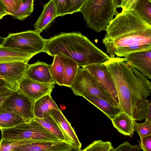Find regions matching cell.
I'll use <instances>...</instances> for the list:
<instances>
[{
    "instance_id": "34",
    "label": "cell",
    "mask_w": 151,
    "mask_h": 151,
    "mask_svg": "<svg viewBox=\"0 0 151 151\" xmlns=\"http://www.w3.org/2000/svg\"><path fill=\"white\" fill-rule=\"evenodd\" d=\"M141 150L139 145L133 146L128 142L125 141L117 148L113 147L111 151H139Z\"/></svg>"
},
{
    "instance_id": "22",
    "label": "cell",
    "mask_w": 151,
    "mask_h": 151,
    "mask_svg": "<svg viewBox=\"0 0 151 151\" xmlns=\"http://www.w3.org/2000/svg\"><path fill=\"white\" fill-rule=\"evenodd\" d=\"M57 54L62 56L63 62L64 71L63 86L70 87L75 80L79 66L72 59L60 54Z\"/></svg>"
},
{
    "instance_id": "15",
    "label": "cell",
    "mask_w": 151,
    "mask_h": 151,
    "mask_svg": "<svg viewBox=\"0 0 151 151\" xmlns=\"http://www.w3.org/2000/svg\"><path fill=\"white\" fill-rule=\"evenodd\" d=\"M50 65L39 60L29 64L24 77L40 82L55 84L50 71Z\"/></svg>"
},
{
    "instance_id": "10",
    "label": "cell",
    "mask_w": 151,
    "mask_h": 151,
    "mask_svg": "<svg viewBox=\"0 0 151 151\" xmlns=\"http://www.w3.org/2000/svg\"><path fill=\"white\" fill-rule=\"evenodd\" d=\"M29 65L18 61L0 63V76L8 88L13 90L18 88L19 83L24 77Z\"/></svg>"
},
{
    "instance_id": "13",
    "label": "cell",
    "mask_w": 151,
    "mask_h": 151,
    "mask_svg": "<svg viewBox=\"0 0 151 151\" xmlns=\"http://www.w3.org/2000/svg\"><path fill=\"white\" fill-rule=\"evenodd\" d=\"M55 84L40 82L24 77L19 83L18 89L36 101L45 95L51 94Z\"/></svg>"
},
{
    "instance_id": "41",
    "label": "cell",
    "mask_w": 151,
    "mask_h": 151,
    "mask_svg": "<svg viewBox=\"0 0 151 151\" xmlns=\"http://www.w3.org/2000/svg\"><path fill=\"white\" fill-rule=\"evenodd\" d=\"M6 11V9L2 2L0 0V11Z\"/></svg>"
},
{
    "instance_id": "3",
    "label": "cell",
    "mask_w": 151,
    "mask_h": 151,
    "mask_svg": "<svg viewBox=\"0 0 151 151\" xmlns=\"http://www.w3.org/2000/svg\"><path fill=\"white\" fill-rule=\"evenodd\" d=\"M45 52L52 57L60 54L82 67L104 63L110 57L79 32H62L47 39Z\"/></svg>"
},
{
    "instance_id": "26",
    "label": "cell",
    "mask_w": 151,
    "mask_h": 151,
    "mask_svg": "<svg viewBox=\"0 0 151 151\" xmlns=\"http://www.w3.org/2000/svg\"><path fill=\"white\" fill-rule=\"evenodd\" d=\"M132 11L151 24V2L149 0H138Z\"/></svg>"
},
{
    "instance_id": "31",
    "label": "cell",
    "mask_w": 151,
    "mask_h": 151,
    "mask_svg": "<svg viewBox=\"0 0 151 151\" xmlns=\"http://www.w3.org/2000/svg\"><path fill=\"white\" fill-rule=\"evenodd\" d=\"M4 5L6 11L12 15L19 8L23 3V0H1Z\"/></svg>"
},
{
    "instance_id": "39",
    "label": "cell",
    "mask_w": 151,
    "mask_h": 151,
    "mask_svg": "<svg viewBox=\"0 0 151 151\" xmlns=\"http://www.w3.org/2000/svg\"><path fill=\"white\" fill-rule=\"evenodd\" d=\"M7 15L9 14L5 11H0V19H2L4 16Z\"/></svg>"
},
{
    "instance_id": "19",
    "label": "cell",
    "mask_w": 151,
    "mask_h": 151,
    "mask_svg": "<svg viewBox=\"0 0 151 151\" xmlns=\"http://www.w3.org/2000/svg\"><path fill=\"white\" fill-rule=\"evenodd\" d=\"M82 96L100 110L111 120L122 111L119 107L114 106L99 97L88 94L83 95Z\"/></svg>"
},
{
    "instance_id": "8",
    "label": "cell",
    "mask_w": 151,
    "mask_h": 151,
    "mask_svg": "<svg viewBox=\"0 0 151 151\" xmlns=\"http://www.w3.org/2000/svg\"><path fill=\"white\" fill-rule=\"evenodd\" d=\"M35 101L18 88L13 90L6 99L0 106V110L14 113L28 122L35 118L34 107Z\"/></svg>"
},
{
    "instance_id": "12",
    "label": "cell",
    "mask_w": 151,
    "mask_h": 151,
    "mask_svg": "<svg viewBox=\"0 0 151 151\" xmlns=\"http://www.w3.org/2000/svg\"><path fill=\"white\" fill-rule=\"evenodd\" d=\"M48 113L56 122L64 137L65 141L76 150L81 151V144L70 123L59 109H52Z\"/></svg>"
},
{
    "instance_id": "32",
    "label": "cell",
    "mask_w": 151,
    "mask_h": 151,
    "mask_svg": "<svg viewBox=\"0 0 151 151\" xmlns=\"http://www.w3.org/2000/svg\"><path fill=\"white\" fill-rule=\"evenodd\" d=\"M55 6L57 17L68 14L69 8L68 0H52Z\"/></svg>"
},
{
    "instance_id": "5",
    "label": "cell",
    "mask_w": 151,
    "mask_h": 151,
    "mask_svg": "<svg viewBox=\"0 0 151 151\" xmlns=\"http://www.w3.org/2000/svg\"><path fill=\"white\" fill-rule=\"evenodd\" d=\"M1 138L12 140H60L48 132L34 119L12 127L0 129Z\"/></svg>"
},
{
    "instance_id": "6",
    "label": "cell",
    "mask_w": 151,
    "mask_h": 151,
    "mask_svg": "<svg viewBox=\"0 0 151 151\" xmlns=\"http://www.w3.org/2000/svg\"><path fill=\"white\" fill-rule=\"evenodd\" d=\"M47 39L34 30L9 33L2 46L20 50L35 55L45 52Z\"/></svg>"
},
{
    "instance_id": "43",
    "label": "cell",
    "mask_w": 151,
    "mask_h": 151,
    "mask_svg": "<svg viewBox=\"0 0 151 151\" xmlns=\"http://www.w3.org/2000/svg\"><path fill=\"white\" fill-rule=\"evenodd\" d=\"M3 78L0 76V80H3Z\"/></svg>"
},
{
    "instance_id": "42",
    "label": "cell",
    "mask_w": 151,
    "mask_h": 151,
    "mask_svg": "<svg viewBox=\"0 0 151 151\" xmlns=\"http://www.w3.org/2000/svg\"><path fill=\"white\" fill-rule=\"evenodd\" d=\"M5 40V38L2 37L0 36V46H1L3 44Z\"/></svg>"
},
{
    "instance_id": "24",
    "label": "cell",
    "mask_w": 151,
    "mask_h": 151,
    "mask_svg": "<svg viewBox=\"0 0 151 151\" xmlns=\"http://www.w3.org/2000/svg\"><path fill=\"white\" fill-rule=\"evenodd\" d=\"M54 57L53 62L50 65V72L55 84L63 86L64 70L62 57L59 54Z\"/></svg>"
},
{
    "instance_id": "20",
    "label": "cell",
    "mask_w": 151,
    "mask_h": 151,
    "mask_svg": "<svg viewBox=\"0 0 151 151\" xmlns=\"http://www.w3.org/2000/svg\"><path fill=\"white\" fill-rule=\"evenodd\" d=\"M52 109H59L52 98L51 94L45 95L36 100L34 107L35 118H43Z\"/></svg>"
},
{
    "instance_id": "18",
    "label": "cell",
    "mask_w": 151,
    "mask_h": 151,
    "mask_svg": "<svg viewBox=\"0 0 151 151\" xmlns=\"http://www.w3.org/2000/svg\"><path fill=\"white\" fill-rule=\"evenodd\" d=\"M34 56L20 50L0 46V63L16 61L27 63Z\"/></svg>"
},
{
    "instance_id": "36",
    "label": "cell",
    "mask_w": 151,
    "mask_h": 151,
    "mask_svg": "<svg viewBox=\"0 0 151 151\" xmlns=\"http://www.w3.org/2000/svg\"><path fill=\"white\" fill-rule=\"evenodd\" d=\"M139 145L144 151H151V134L144 137L140 140Z\"/></svg>"
},
{
    "instance_id": "16",
    "label": "cell",
    "mask_w": 151,
    "mask_h": 151,
    "mask_svg": "<svg viewBox=\"0 0 151 151\" xmlns=\"http://www.w3.org/2000/svg\"><path fill=\"white\" fill-rule=\"evenodd\" d=\"M57 17L56 9L52 0L45 4L42 13L34 25V31L40 34Z\"/></svg>"
},
{
    "instance_id": "7",
    "label": "cell",
    "mask_w": 151,
    "mask_h": 151,
    "mask_svg": "<svg viewBox=\"0 0 151 151\" xmlns=\"http://www.w3.org/2000/svg\"><path fill=\"white\" fill-rule=\"evenodd\" d=\"M70 88L77 96H82L85 94L93 95L116 106L105 93L93 76L84 67H78L75 80Z\"/></svg>"
},
{
    "instance_id": "27",
    "label": "cell",
    "mask_w": 151,
    "mask_h": 151,
    "mask_svg": "<svg viewBox=\"0 0 151 151\" xmlns=\"http://www.w3.org/2000/svg\"><path fill=\"white\" fill-rule=\"evenodd\" d=\"M34 0H23L19 9L12 15L13 18L23 21L30 16L34 9Z\"/></svg>"
},
{
    "instance_id": "2",
    "label": "cell",
    "mask_w": 151,
    "mask_h": 151,
    "mask_svg": "<svg viewBox=\"0 0 151 151\" xmlns=\"http://www.w3.org/2000/svg\"><path fill=\"white\" fill-rule=\"evenodd\" d=\"M104 64L114 81L119 108L133 119V109L137 101L150 94V82L124 58L109 57Z\"/></svg>"
},
{
    "instance_id": "38",
    "label": "cell",
    "mask_w": 151,
    "mask_h": 151,
    "mask_svg": "<svg viewBox=\"0 0 151 151\" xmlns=\"http://www.w3.org/2000/svg\"><path fill=\"white\" fill-rule=\"evenodd\" d=\"M7 87L3 80H0V91Z\"/></svg>"
},
{
    "instance_id": "14",
    "label": "cell",
    "mask_w": 151,
    "mask_h": 151,
    "mask_svg": "<svg viewBox=\"0 0 151 151\" xmlns=\"http://www.w3.org/2000/svg\"><path fill=\"white\" fill-rule=\"evenodd\" d=\"M124 58L129 64L147 78L151 79V49L134 52Z\"/></svg>"
},
{
    "instance_id": "33",
    "label": "cell",
    "mask_w": 151,
    "mask_h": 151,
    "mask_svg": "<svg viewBox=\"0 0 151 151\" xmlns=\"http://www.w3.org/2000/svg\"><path fill=\"white\" fill-rule=\"evenodd\" d=\"M84 0H68L69 8L68 14L80 11Z\"/></svg>"
},
{
    "instance_id": "21",
    "label": "cell",
    "mask_w": 151,
    "mask_h": 151,
    "mask_svg": "<svg viewBox=\"0 0 151 151\" xmlns=\"http://www.w3.org/2000/svg\"><path fill=\"white\" fill-rule=\"evenodd\" d=\"M133 114L134 121L151 120V101L144 97L138 100L133 109Z\"/></svg>"
},
{
    "instance_id": "44",
    "label": "cell",
    "mask_w": 151,
    "mask_h": 151,
    "mask_svg": "<svg viewBox=\"0 0 151 151\" xmlns=\"http://www.w3.org/2000/svg\"><path fill=\"white\" fill-rule=\"evenodd\" d=\"M149 0L151 2V0Z\"/></svg>"
},
{
    "instance_id": "1",
    "label": "cell",
    "mask_w": 151,
    "mask_h": 151,
    "mask_svg": "<svg viewBox=\"0 0 151 151\" xmlns=\"http://www.w3.org/2000/svg\"><path fill=\"white\" fill-rule=\"evenodd\" d=\"M102 40L110 57L151 49V24L132 11L117 13Z\"/></svg>"
},
{
    "instance_id": "37",
    "label": "cell",
    "mask_w": 151,
    "mask_h": 151,
    "mask_svg": "<svg viewBox=\"0 0 151 151\" xmlns=\"http://www.w3.org/2000/svg\"><path fill=\"white\" fill-rule=\"evenodd\" d=\"M13 91L8 87L0 91V106Z\"/></svg>"
},
{
    "instance_id": "40",
    "label": "cell",
    "mask_w": 151,
    "mask_h": 151,
    "mask_svg": "<svg viewBox=\"0 0 151 151\" xmlns=\"http://www.w3.org/2000/svg\"><path fill=\"white\" fill-rule=\"evenodd\" d=\"M121 0H113L114 4L116 7H119Z\"/></svg>"
},
{
    "instance_id": "9",
    "label": "cell",
    "mask_w": 151,
    "mask_h": 151,
    "mask_svg": "<svg viewBox=\"0 0 151 151\" xmlns=\"http://www.w3.org/2000/svg\"><path fill=\"white\" fill-rule=\"evenodd\" d=\"M94 77L105 93L119 107V102L113 80L104 64H94L83 67Z\"/></svg>"
},
{
    "instance_id": "4",
    "label": "cell",
    "mask_w": 151,
    "mask_h": 151,
    "mask_svg": "<svg viewBox=\"0 0 151 151\" xmlns=\"http://www.w3.org/2000/svg\"><path fill=\"white\" fill-rule=\"evenodd\" d=\"M113 0H84L80 12L86 26L96 32L106 30L116 12Z\"/></svg>"
},
{
    "instance_id": "25",
    "label": "cell",
    "mask_w": 151,
    "mask_h": 151,
    "mask_svg": "<svg viewBox=\"0 0 151 151\" xmlns=\"http://www.w3.org/2000/svg\"><path fill=\"white\" fill-rule=\"evenodd\" d=\"M25 122L22 117L16 114L0 110V129L10 128Z\"/></svg>"
},
{
    "instance_id": "28",
    "label": "cell",
    "mask_w": 151,
    "mask_h": 151,
    "mask_svg": "<svg viewBox=\"0 0 151 151\" xmlns=\"http://www.w3.org/2000/svg\"><path fill=\"white\" fill-rule=\"evenodd\" d=\"M28 140H12L1 138L0 151H16L21 146L27 143Z\"/></svg>"
},
{
    "instance_id": "29",
    "label": "cell",
    "mask_w": 151,
    "mask_h": 151,
    "mask_svg": "<svg viewBox=\"0 0 151 151\" xmlns=\"http://www.w3.org/2000/svg\"><path fill=\"white\" fill-rule=\"evenodd\" d=\"M113 148L111 142L99 139L94 141L87 146L83 151H111Z\"/></svg>"
},
{
    "instance_id": "17",
    "label": "cell",
    "mask_w": 151,
    "mask_h": 151,
    "mask_svg": "<svg viewBox=\"0 0 151 151\" xmlns=\"http://www.w3.org/2000/svg\"><path fill=\"white\" fill-rule=\"evenodd\" d=\"M114 127L123 135L132 137L135 131L134 120L128 114L121 111L111 120Z\"/></svg>"
},
{
    "instance_id": "30",
    "label": "cell",
    "mask_w": 151,
    "mask_h": 151,
    "mask_svg": "<svg viewBox=\"0 0 151 151\" xmlns=\"http://www.w3.org/2000/svg\"><path fill=\"white\" fill-rule=\"evenodd\" d=\"M135 130L139 134L140 140L144 137L151 134V120L146 119L145 122L142 123H137L134 121Z\"/></svg>"
},
{
    "instance_id": "11",
    "label": "cell",
    "mask_w": 151,
    "mask_h": 151,
    "mask_svg": "<svg viewBox=\"0 0 151 151\" xmlns=\"http://www.w3.org/2000/svg\"><path fill=\"white\" fill-rule=\"evenodd\" d=\"M76 150L70 144L61 140H28L27 143L18 147L16 151H71Z\"/></svg>"
},
{
    "instance_id": "23",
    "label": "cell",
    "mask_w": 151,
    "mask_h": 151,
    "mask_svg": "<svg viewBox=\"0 0 151 151\" xmlns=\"http://www.w3.org/2000/svg\"><path fill=\"white\" fill-rule=\"evenodd\" d=\"M34 119L59 139L65 141L63 134L56 122L49 113L46 114L43 118H35Z\"/></svg>"
},
{
    "instance_id": "35",
    "label": "cell",
    "mask_w": 151,
    "mask_h": 151,
    "mask_svg": "<svg viewBox=\"0 0 151 151\" xmlns=\"http://www.w3.org/2000/svg\"><path fill=\"white\" fill-rule=\"evenodd\" d=\"M138 0H121L119 6L122 12L132 11Z\"/></svg>"
}]
</instances>
